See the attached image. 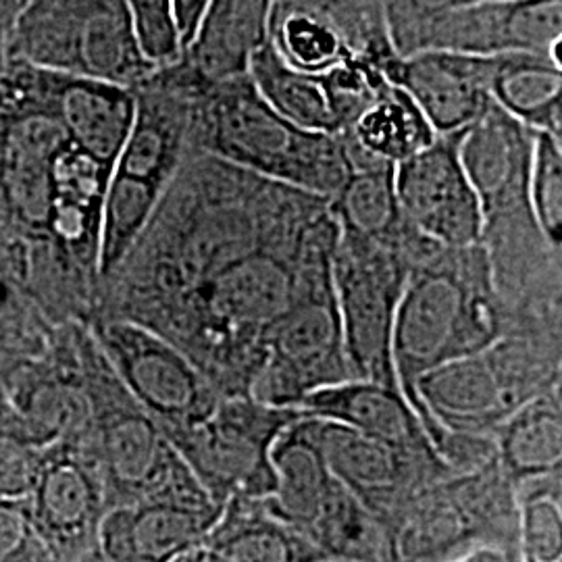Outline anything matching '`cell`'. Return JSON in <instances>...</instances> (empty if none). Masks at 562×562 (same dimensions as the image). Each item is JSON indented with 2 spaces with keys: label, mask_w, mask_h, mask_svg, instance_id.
<instances>
[{
  "label": "cell",
  "mask_w": 562,
  "mask_h": 562,
  "mask_svg": "<svg viewBox=\"0 0 562 562\" xmlns=\"http://www.w3.org/2000/svg\"><path fill=\"white\" fill-rule=\"evenodd\" d=\"M510 413L515 408L487 350L442 362L417 382V415L434 450L443 429L494 436Z\"/></svg>",
  "instance_id": "cell-15"
},
{
  "label": "cell",
  "mask_w": 562,
  "mask_h": 562,
  "mask_svg": "<svg viewBox=\"0 0 562 562\" xmlns=\"http://www.w3.org/2000/svg\"><path fill=\"white\" fill-rule=\"evenodd\" d=\"M508 327L483 241L469 248L438 246L413 262L396 308L392 362L415 413L417 382L425 373L482 352Z\"/></svg>",
  "instance_id": "cell-3"
},
{
  "label": "cell",
  "mask_w": 562,
  "mask_h": 562,
  "mask_svg": "<svg viewBox=\"0 0 562 562\" xmlns=\"http://www.w3.org/2000/svg\"><path fill=\"white\" fill-rule=\"evenodd\" d=\"M162 190L121 173H111L102 201L99 280L127 259L162 199Z\"/></svg>",
  "instance_id": "cell-29"
},
{
  "label": "cell",
  "mask_w": 562,
  "mask_h": 562,
  "mask_svg": "<svg viewBox=\"0 0 562 562\" xmlns=\"http://www.w3.org/2000/svg\"><path fill=\"white\" fill-rule=\"evenodd\" d=\"M501 55L483 57L423 48L385 63V76L402 88L438 136L459 134L492 101V81Z\"/></svg>",
  "instance_id": "cell-13"
},
{
  "label": "cell",
  "mask_w": 562,
  "mask_h": 562,
  "mask_svg": "<svg viewBox=\"0 0 562 562\" xmlns=\"http://www.w3.org/2000/svg\"><path fill=\"white\" fill-rule=\"evenodd\" d=\"M411 53L440 48L467 55H542L561 65L562 0H490L454 4L417 23Z\"/></svg>",
  "instance_id": "cell-10"
},
{
  "label": "cell",
  "mask_w": 562,
  "mask_h": 562,
  "mask_svg": "<svg viewBox=\"0 0 562 562\" xmlns=\"http://www.w3.org/2000/svg\"><path fill=\"white\" fill-rule=\"evenodd\" d=\"M459 138L461 132L438 136L394 169L404 222L442 248H469L483 241L482 204L464 173Z\"/></svg>",
  "instance_id": "cell-11"
},
{
  "label": "cell",
  "mask_w": 562,
  "mask_h": 562,
  "mask_svg": "<svg viewBox=\"0 0 562 562\" xmlns=\"http://www.w3.org/2000/svg\"><path fill=\"white\" fill-rule=\"evenodd\" d=\"M71 562H106L101 557V552L94 548V550H90V552H86V554H81L80 559H76V561Z\"/></svg>",
  "instance_id": "cell-40"
},
{
  "label": "cell",
  "mask_w": 562,
  "mask_h": 562,
  "mask_svg": "<svg viewBox=\"0 0 562 562\" xmlns=\"http://www.w3.org/2000/svg\"><path fill=\"white\" fill-rule=\"evenodd\" d=\"M173 562H222L220 557L215 552H211L204 543L188 550L186 554H181L180 559H176Z\"/></svg>",
  "instance_id": "cell-39"
},
{
  "label": "cell",
  "mask_w": 562,
  "mask_h": 562,
  "mask_svg": "<svg viewBox=\"0 0 562 562\" xmlns=\"http://www.w3.org/2000/svg\"><path fill=\"white\" fill-rule=\"evenodd\" d=\"M222 504L196 506L144 498L102 515L97 550L106 562H173L201 546L220 519Z\"/></svg>",
  "instance_id": "cell-17"
},
{
  "label": "cell",
  "mask_w": 562,
  "mask_h": 562,
  "mask_svg": "<svg viewBox=\"0 0 562 562\" xmlns=\"http://www.w3.org/2000/svg\"><path fill=\"white\" fill-rule=\"evenodd\" d=\"M492 99L533 132L562 140V69L542 55H501Z\"/></svg>",
  "instance_id": "cell-26"
},
{
  "label": "cell",
  "mask_w": 562,
  "mask_h": 562,
  "mask_svg": "<svg viewBox=\"0 0 562 562\" xmlns=\"http://www.w3.org/2000/svg\"><path fill=\"white\" fill-rule=\"evenodd\" d=\"M25 65L34 97L60 121L67 136L115 167L136 117V90Z\"/></svg>",
  "instance_id": "cell-16"
},
{
  "label": "cell",
  "mask_w": 562,
  "mask_h": 562,
  "mask_svg": "<svg viewBox=\"0 0 562 562\" xmlns=\"http://www.w3.org/2000/svg\"><path fill=\"white\" fill-rule=\"evenodd\" d=\"M269 44L283 63L306 74H325L361 55L327 13L304 7L290 11L273 9Z\"/></svg>",
  "instance_id": "cell-28"
},
{
  "label": "cell",
  "mask_w": 562,
  "mask_h": 562,
  "mask_svg": "<svg viewBox=\"0 0 562 562\" xmlns=\"http://www.w3.org/2000/svg\"><path fill=\"white\" fill-rule=\"evenodd\" d=\"M202 543L222 562H319L327 557L262 501L229 498Z\"/></svg>",
  "instance_id": "cell-21"
},
{
  "label": "cell",
  "mask_w": 562,
  "mask_h": 562,
  "mask_svg": "<svg viewBox=\"0 0 562 562\" xmlns=\"http://www.w3.org/2000/svg\"><path fill=\"white\" fill-rule=\"evenodd\" d=\"M469 2H490V0H461L459 4H469Z\"/></svg>",
  "instance_id": "cell-42"
},
{
  "label": "cell",
  "mask_w": 562,
  "mask_h": 562,
  "mask_svg": "<svg viewBox=\"0 0 562 562\" xmlns=\"http://www.w3.org/2000/svg\"><path fill=\"white\" fill-rule=\"evenodd\" d=\"M27 503L59 561H76L97 548L102 515L106 513L99 462L83 459L67 446L44 452Z\"/></svg>",
  "instance_id": "cell-14"
},
{
  "label": "cell",
  "mask_w": 562,
  "mask_h": 562,
  "mask_svg": "<svg viewBox=\"0 0 562 562\" xmlns=\"http://www.w3.org/2000/svg\"><path fill=\"white\" fill-rule=\"evenodd\" d=\"M206 2L209 0H173L176 21H178V30H180L181 53L194 34Z\"/></svg>",
  "instance_id": "cell-35"
},
{
  "label": "cell",
  "mask_w": 562,
  "mask_h": 562,
  "mask_svg": "<svg viewBox=\"0 0 562 562\" xmlns=\"http://www.w3.org/2000/svg\"><path fill=\"white\" fill-rule=\"evenodd\" d=\"M344 136L369 159L394 167L438 138L417 102L392 81L362 109Z\"/></svg>",
  "instance_id": "cell-25"
},
{
  "label": "cell",
  "mask_w": 562,
  "mask_h": 562,
  "mask_svg": "<svg viewBox=\"0 0 562 562\" xmlns=\"http://www.w3.org/2000/svg\"><path fill=\"white\" fill-rule=\"evenodd\" d=\"M294 408L302 415L341 423L362 436L404 452L440 461L419 415L398 387L369 380H348L306 394Z\"/></svg>",
  "instance_id": "cell-18"
},
{
  "label": "cell",
  "mask_w": 562,
  "mask_h": 562,
  "mask_svg": "<svg viewBox=\"0 0 562 562\" xmlns=\"http://www.w3.org/2000/svg\"><path fill=\"white\" fill-rule=\"evenodd\" d=\"M144 55L159 69L181 59L173 0H125Z\"/></svg>",
  "instance_id": "cell-32"
},
{
  "label": "cell",
  "mask_w": 562,
  "mask_h": 562,
  "mask_svg": "<svg viewBox=\"0 0 562 562\" xmlns=\"http://www.w3.org/2000/svg\"><path fill=\"white\" fill-rule=\"evenodd\" d=\"M0 562H60L34 521L27 498H0Z\"/></svg>",
  "instance_id": "cell-33"
},
{
  "label": "cell",
  "mask_w": 562,
  "mask_h": 562,
  "mask_svg": "<svg viewBox=\"0 0 562 562\" xmlns=\"http://www.w3.org/2000/svg\"><path fill=\"white\" fill-rule=\"evenodd\" d=\"M27 0H0V65L7 60V48Z\"/></svg>",
  "instance_id": "cell-36"
},
{
  "label": "cell",
  "mask_w": 562,
  "mask_h": 562,
  "mask_svg": "<svg viewBox=\"0 0 562 562\" xmlns=\"http://www.w3.org/2000/svg\"><path fill=\"white\" fill-rule=\"evenodd\" d=\"M461 0H406L411 13L417 18V23L431 18V15H436V13H440V11L450 9V7H454Z\"/></svg>",
  "instance_id": "cell-37"
},
{
  "label": "cell",
  "mask_w": 562,
  "mask_h": 562,
  "mask_svg": "<svg viewBox=\"0 0 562 562\" xmlns=\"http://www.w3.org/2000/svg\"><path fill=\"white\" fill-rule=\"evenodd\" d=\"M271 464L276 485L262 504L273 517L304 536L306 525L313 521L334 480L323 459L322 448L311 434L308 415H302L301 419L281 431L271 448Z\"/></svg>",
  "instance_id": "cell-24"
},
{
  "label": "cell",
  "mask_w": 562,
  "mask_h": 562,
  "mask_svg": "<svg viewBox=\"0 0 562 562\" xmlns=\"http://www.w3.org/2000/svg\"><path fill=\"white\" fill-rule=\"evenodd\" d=\"M533 130L508 115L494 99L462 130L459 157L483 211V240L540 232L533 222L527 181Z\"/></svg>",
  "instance_id": "cell-9"
},
{
  "label": "cell",
  "mask_w": 562,
  "mask_h": 562,
  "mask_svg": "<svg viewBox=\"0 0 562 562\" xmlns=\"http://www.w3.org/2000/svg\"><path fill=\"white\" fill-rule=\"evenodd\" d=\"M562 475L515 487L521 562H562Z\"/></svg>",
  "instance_id": "cell-30"
},
{
  "label": "cell",
  "mask_w": 562,
  "mask_h": 562,
  "mask_svg": "<svg viewBox=\"0 0 562 562\" xmlns=\"http://www.w3.org/2000/svg\"><path fill=\"white\" fill-rule=\"evenodd\" d=\"M527 199L546 244L562 250V140L546 132H533Z\"/></svg>",
  "instance_id": "cell-31"
},
{
  "label": "cell",
  "mask_w": 562,
  "mask_h": 562,
  "mask_svg": "<svg viewBox=\"0 0 562 562\" xmlns=\"http://www.w3.org/2000/svg\"><path fill=\"white\" fill-rule=\"evenodd\" d=\"M448 562H513L508 561L504 557L503 552L498 550H490V548H477V550H471L467 554H462L459 559H452Z\"/></svg>",
  "instance_id": "cell-38"
},
{
  "label": "cell",
  "mask_w": 562,
  "mask_h": 562,
  "mask_svg": "<svg viewBox=\"0 0 562 562\" xmlns=\"http://www.w3.org/2000/svg\"><path fill=\"white\" fill-rule=\"evenodd\" d=\"M319 562H359V561H346V559H325V561Z\"/></svg>",
  "instance_id": "cell-41"
},
{
  "label": "cell",
  "mask_w": 562,
  "mask_h": 562,
  "mask_svg": "<svg viewBox=\"0 0 562 562\" xmlns=\"http://www.w3.org/2000/svg\"><path fill=\"white\" fill-rule=\"evenodd\" d=\"M262 352L250 396L273 406L294 408L315 390L355 380L341 338L331 273L315 281L267 331Z\"/></svg>",
  "instance_id": "cell-8"
},
{
  "label": "cell",
  "mask_w": 562,
  "mask_h": 562,
  "mask_svg": "<svg viewBox=\"0 0 562 562\" xmlns=\"http://www.w3.org/2000/svg\"><path fill=\"white\" fill-rule=\"evenodd\" d=\"M352 171L329 199V211L341 234L367 240L404 244L417 232L404 222L394 186V165L364 157L348 144Z\"/></svg>",
  "instance_id": "cell-22"
},
{
  "label": "cell",
  "mask_w": 562,
  "mask_h": 562,
  "mask_svg": "<svg viewBox=\"0 0 562 562\" xmlns=\"http://www.w3.org/2000/svg\"><path fill=\"white\" fill-rule=\"evenodd\" d=\"M7 59L134 90L159 69L142 50L125 0H27Z\"/></svg>",
  "instance_id": "cell-4"
},
{
  "label": "cell",
  "mask_w": 562,
  "mask_h": 562,
  "mask_svg": "<svg viewBox=\"0 0 562 562\" xmlns=\"http://www.w3.org/2000/svg\"><path fill=\"white\" fill-rule=\"evenodd\" d=\"M276 0H209L180 63L199 80L248 76L252 57L271 36Z\"/></svg>",
  "instance_id": "cell-19"
},
{
  "label": "cell",
  "mask_w": 562,
  "mask_h": 562,
  "mask_svg": "<svg viewBox=\"0 0 562 562\" xmlns=\"http://www.w3.org/2000/svg\"><path fill=\"white\" fill-rule=\"evenodd\" d=\"M340 238L329 199L188 153L127 259L104 281L123 292L106 317L176 344L220 396H246L267 331L331 273Z\"/></svg>",
  "instance_id": "cell-1"
},
{
  "label": "cell",
  "mask_w": 562,
  "mask_h": 562,
  "mask_svg": "<svg viewBox=\"0 0 562 562\" xmlns=\"http://www.w3.org/2000/svg\"><path fill=\"white\" fill-rule=\"evenodd\" d=\"M494 440L504 475L515 487L562 475L561 385L510 413Z\"/></svg>",
  "instance_id": "cell-23"
},
{
  "label": "cell",
  "mask_w": 562,
  "mask_h": 562,
  "mask_svg": "<svg viewBox=\"0 0 562 562\" xmlns=\"http://www.w3.org/2000/svg\"><path fill=\"white\" fill-rule=\"evenodd\" d=\"M181 65V63H180ZM190 86L188 148L244 171L331 199L352 171L344 134L304 130L262 99L248 76L209 83L181 65Z\"/></svg>",
  "instance_id": "cell-2"
},
{
  "label": "cell",
  "mask_w": 562,
  "mask_h": 562,
  "mask_svg": "<svg viewBox=\"0 0 562 562\" xmlns=\"http://www.w3.org/2000/svg\"><path fill=\"white\" fill-rule=\"evenodd\" d=\"M308 427L329 473L364 504L383 529L422 487L450 475L434 457L392 448L341 423L308 415Z\"/></svg>",
  "instance_id": "cell-12"
},
{
  "label": "cell",
  "mask_w": 562,
  "mask_h": 562,
  "mask_svg": "<svg viewBox=\"0 0 562 562\" xmlns=\"http://www.w3.org/2000/svg\"><path fill=\"white\" fill-rule=\"evenodd\" d=\"M44 452L36 443L0 438V498H27L38 477Z\"/></svg>",
  "instance_id": "cell-34"
},
{
  "label": "cell",
  "mask_w": 562,
  "mask_h": 562,
  "mask_svg": "<svg viewBox=\"0 0 562 562\" xmlns=\"http://www.w3.org/2000/svg\"><path fill=\"white\" fill-rule=\"evenodd\" d=\"M301 411L273 406L255 396H225L204 422L167 434L192 467L211 498L265 501L276 485L271 448Z\"/></svg>",
  "instance_id": "cell-6"
},
{
  "label": "cell",
  "mask_w": 562,
  "mask_h": 562,
  "mask_svg": "<svg viewBox=\"0 0 562 562\" xmlns=\"http://www.w3.org/2000/svg\"><path fill=\"white\" fill-rule=\"evenodd\" d=\"M448 477L427 483L390 522V562H448L483 548Z\"/></svg>",
  "instance_id": "cell-20"
},
{
  "label": "cell",
  "mask_w": 562,
  "mask_h": 562,
  "mask_svg": "<svg viewBox=\"0 0 562 562\" xmlns=\"http://www.w3.org/2000/svg\"><path fill=\"white\" fill-rule=\"evenodd\" d=\"M431 246L434 241L419 234L404 244H394L340 232L331 257V281L355 380L401 390L392 362L396 308L413 262Z\"/></svg>",
  "instance_id": "cell-5"
},
{
  "label": "cell",
  "mask_w": 562,
  "mask_h": 562,
  "mask_svg": "<svg viewBox=\"0 0 562 562\" xmlns=\"http://www.w3.org/2000/svg\"><path fill=\"white\" fill-rule=\"evenodd\" d=\"M304 538L315 543L327 559L390 562L387 533L364 504L336 477L306 525Z\"/></svg>",
  "instance_id": "cell-27"
},
{
  "label": "cell",
  "mask_w": 562,
  "mask_h": 562,
  "mask_svg": "<svg viewBox=\"0 0 562 562\" xmlns=\"http://www.w3.org/2000/svg\"><path fill=\"white\" fill-rule=\"evenodd\" d=\"M88 331L125 390L165 434L199 425L222 401L194 361L150 327L101 315Z\"/></svg>",
  "instance_id": "cell-7"
}]
</instances>
